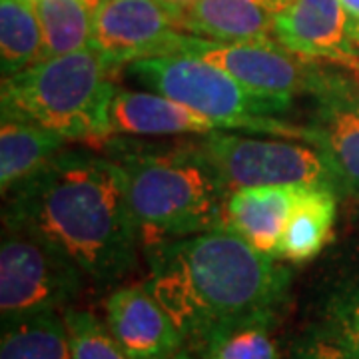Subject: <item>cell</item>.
Returning <instances> with one entry per match:
<instances>
[{
    "instance_id": "30bf717a",
    "label": "cell",
    "mask_w": 359,
    "mask_h": 359,
    "mask_svg": "<svg viewBox=\"0 0 359 359\" xmlns=\"http://www.w3.org/2000/svg\"><path fill=\"white\" fill-rule=\"evenodd\" d=\"M311 146L320 148L334 170L339 196L359 200V96L347 72L325 62L316 90L309 94Z\"/></svg>"
},
{
    "instance_id": "8992f818",
    "label": "cell",
    "mask_w": 359,
    "mask_h": 359,
    "mask_svg": "<svg viewBox=\"0 0 359 359\" xmlns=\"http://www.w3.org/2000/svg\"><path fill=\"white\" fill-rule=\"evenodd\" d=\"M84 273L48 242L6 228L0 244V316L13 320L42 311L72 308L84 285Z\"/></svg>"
},
{
    "instance_id": "9c48e42d",
    "label": "cell",
    "mask_w": 359,
    "mask_h": 359,
    "mask_svg": "<svg viewBox=\"0 0 359 359\" xmlns=\"http://www.w3.org/2000/svg\"><path fill=\"white\" fill-rule=\"evenodd\" d=\"M182 13L168 0H98L90 46L118 68L166 56L184 34Z\"/></svg>"
},
{
    "instance_id": "7c38bea8",
    "label": "cell",
    "mask_w": 359,
    "mask_h": 359,
    "mask_svg": "<svg viewBox=\"0 0 359 359\" xmlns=\"http://www.w3.org/2000/svg\"><path fill=\"white\" fill-rule=\"evenodd\" d=\"M273 39L309 60L347 66L358 60L341 0H294L273 18Z\"/></svg>"
},
{
    "instance_id": "277c9868",
    "label": "cell",
    "mask_w": 359,
    "mask_h": 359,
    "mask_svg": "<svg viewBox=\"0 0 359 359\" xmlns=\"http://www.w3.org/2000/svg\"><path fill=\"white\" fill-rule=\"evenodd\" d=\"M118 68L96 48L42 58L2 78V116L39 124L68 142L104 148L114 138L110 106Z\"/></svg>"
},
{
    "instance_id": "cb8c5ba5",
    "label": "cell",
    "mask_w": 359,
    "mask_h": 359,
    "mask_svg": "<svg viewBox=\"0 0 359 359\" xmlns=\"http://www.w3.org/2000/svg\"><path fill=\"white\" fill-rule=\"evenodd\" d=\"M292 359H359V355L325 325L313 321L297 339Z\"/></svg>"
},
{
    "instance_id": "f1b7e54d",
    "label": "cell",
    "mask_w": 359,
    "mask_h": 359,
    "mask_svg": "<svg viewBox=\"0 0 359 359\" xmlns=\"http://www.w3.org/2000/svg\"><path fill=\"white\" fill-rule=\"evenodd\" d=\"M168 2H172V4H176L180 8H186L188 4H192L194 0H168Z\"/></svg>"
},
{
    "instance_id": "6da1fadb",
    "label": "cell",
    "mask_w": 359,
    "mask_h": 359,
    "mask_svg": "<svg viewBox=\"0 0 359 359\" xmlns=\"http://www.w3.org/2000/svg\"><path fill=\"white\" fill-rule=\"evenodd\" d=\"M144 280L174 318L192 359H208L231 334L273 325L287 302L292 271L230 228L146 245Z\"/></svg>"
},
{
    "instance_id": "7402d4cb",
    "label": "cell",
    "mask_w": 359,
    "mask_h": 359,
    "mask_svg": "<svg viewBox=\"0 0 359 359\" xmlns=\"http://www.w3.org/2000/svg\"><path fill=\"white\" fill-rule=\"evenodd\" d=\"M62 313L70 334L72 359H130L112 337L106 321L96 313L76 308Z\"/></svg>"
},
{
    "instance_id": "9a60e30c",
    "label": "cell",
    "mask_w": 359,
    "mask_h": 359,
    "mask_svg": "<svg viewBox=\"0 0 359 359\" xmlns=\"http://www.w3.org/2000/svg\"><path fill=\"white\" fill-rule=\"evenodd\" d=\"M276 14L257 0H194L182 13L188 34L222 42L273 39Z\"/></svg>"
},
{
    "instance_id": "ffe728a7",
    "label": "cell",
    "mask_w": 359,
    "mask_h": 359,
    "mask_svg": "<svg viewBox=\"0 0 359 359\" xmlns=\"http://www.w3.org/2000/svg\"><path fill=\"white\" fill-rule=\"evenodd\" d=\"M34 6L44 36V58L90 48L98 0H34Z\"/></svg>"
},
{
    "instance_id": "484cf974",
    "label": "cell",
    "mask_w": 359,
    "mask_h": 359,
    "mask_svg": "<svg viewBox=\"0 0 359 359\" xmlns=\"http://www.w3.org/2000/svg\"><path fill=\"white\" fill-rule=\"evenodd\" d=\"M341 68L347 72V76H349V80H351V84H353V88H355L359 96V58L353 60V62H349L347 66H341Z\"/></svg>"
},
{
    "instance_id": "83f0119b",
    "label": "cell",
    "mask_w": 359,
    "mask_h": 359,
    "mask_svg": "<svg viewBox=\"0 0 359 359\" xmlns=\"http://www.w3.org/2000/svg\"><path fill=\"white\" fill-rule=\"evenodd\" d=\"M349 34H351V39L353 42L359 46V25H353V22H349Z\"/></svg>"
},
{
    "instance_id": "4316f807",
    "label": "cell",
    "mask_w": 359,
    "mask_h": 359,
    "mask_svg": "<svg viewBox=\"0 0 359 359\" xmlns=\"http://www.w3.org/2000/svg\"><path fill=\"white\" fill-rule=\"evenodd\" d=\"M259 4H264L266 8H269L273 14L282 13V11H285L294 0H257Z\"/></svg>"
},
{
    "instance_id": "f546056e",
    "label": "cell",
    "mask_w": 359,
    "mask_h": 359,
    "mask_svg": "<svg viewBox=\"0 0 359 359\" xmlns=\"http://www.w3.org/2000/svg\"><path fill=\"white\" fill-rule=\"evenodd\" d=\"M358 216H359V200H358Z\"/></svg>"
},
{
    "instance_id": "5b68a950",
    "label": "cell",
    "mask_w": 359,
    "mask_h": 359,
    "mask_svg": "<svg viewBox=\"0 0 359 359\" xmlns=\"http://www.w3.org/2000/svg\"><path fill=\"white\" fill-rule=\"evenodd\" d=\"M124 68L126 76L134 80V84H140L142 90L162 94L212 118L242 122L250 134L311 144L308 124L283 120L292 100L248 88L226 70L202 58L166 54L134 60Z\"/></svg>"
},
{
    "instance_id": "52a82bcc",
    "label": "cell",
    "mask_w": 359,
    "mask_h": 359,
    "mask_svg": "<svg viewBox=\"0 0 359 359\" xmlns=\"http://www.w3.org/2000/svg\"><path fill=\"white\" fill-rule=\"evenodd\" d=\"M194 140L218 168L230 190L244 186L302 184L332 188L339 194V184L327 158L308 142L276 136L252 138L238 132H212L196 136Z\"/></svg>"
},
{
    "instance_id": "d4e9b609",
    "label": "cell",
    "mask_w": 359,
    "mask_h": 359,
    "mask_svg": "<svg viewBox=\"0 0 359 359\" xmlns=\"http://www.w3.org/2000/svg\"><path fill=\"white\" fill-rule=\"evenodd\" d=\"M341 6H344V11L347 13L349 22L359 25V0H341Z\"/></svg>"
},
{
    "instance_id": "4fadbf2b",
    "label": "cell",
    "mask_w": 359,
    "mask_h": 359,
    "mask_svg": "<svg viewBox=\"0 0 359 359\" xmlns=\"http://www.w3.org/2000/svg\"><path fill=\"white\" fill-rule=\"evenodd\" d=\"M110 122L114 136H205L212 132H248L242 122L205 116L150 90L116 88Z\"/></svg>"
},
{
    "instance_id": "d6986e66",
    "label": "cell",
    "mask_w": 359,
    "mask_h": 359,
    "mask_svg": "<svg viewBox=\"0 0 359 359\" xmlns=\"http://www.w3.org/2000/svg\"><path fill=\"white\" fill-rule=\"evenodd\" d=\"M44 58V36L34 0H0V66L13 76Z\"/></svg>"
},
{
    "instance_id": "ba28073f",
    "label": "cell",
    "mask_w": 359,
    "mask_h": 359,
    "mask_svg": "<svg viewBox=\"0 0 359 359\" xmlns=\"http://www.w3.org/2000/svg\"><path fill=\"white\" fill-rule=\"evenodd\" d=\"M172 54H190L216 65L248 88L294 100L309 96L320 82L325 62L287 50L276 39L222 42L184 32Z\"/></svg>"
},
{
    "instance_id": "7a4b0ae2",
    "label": "cell",
    "mask_w": 359,
    "mask_h": 359,
    "mask_svg": "<svg viewBox=\"0 0 359 359\" xmlns=\"http://www.w3.org/2000/svg\"><path fill=\"white\" fill-rule=\"evenodd\" d=\"M2 224L48 242L100 290L138 268L142 240L124 170L110 156L65 148L4 196Z\"/></svg>"
},
{
    "instance_id": "ac0fdd59",
    "label": "cell",
    "mask_w": 359,
    "mask_h": 359,
    "mask_svg": "<svg viewBox=\"0 0 359 359\" xmlns=\"http://www.w3.org/2000/svg\"><path fill=\"white\" fill-rule=\"evenodd\" d=\"M0 359H72L65 313L42 311L2 320Z\"/></svg>"
},
{
    "instance_id": "8fae6325",
    "label": "cell",
    "mask_w": 359,
    "mask_h": 359,
    "mask_svg": "<svg viewBox=\"0 0 359 359\" xmlns=\"http://www.w3.org/2000/svg\"><path fill=\"white\" fill-rule=\"evenodd\" d=\"M104 313L110 334L130 359H192L176 321L146 282L112 287Z\"/></svg>"
},
{
    "instance_id": "44dd1931",
    "label": "cell",
    "mask_w": 359,
    "mask_h": 359,
    "mask_svg": "<svg viewBox=\"0 0 359 359\" xmlns=\"http://www.w3.org/2000/svg\"><path fill=\"white\" fill-rule=\"evenodd\" d=\"M318 321L359 355V250L325 283Z\"/></svg>"
},
{
    "instance_id": "e0dca14e",
    "label": "cell",
    "mask_w": 359,
    "mask_h": 359,
    "mask_svg": "<svg viewBox=\"0 0 359 359\" xmlns=\"http://www.w3.org/2000/svg\"><path fill=\"white\" fill-rule=\"evenodd\" d=\"M339 194L332 188L302 186L282 238V259L306 264L332 242Z\"/></svg>"
},
{
    "instance_id": "603a6c76",
    "label": "cell",
    "mask_w": 359,
    "mask_h": 359,
    "mask_svg": "<svg viewBox=\"0 0 359 359\" xmlns=\"http://www.w3.org/2000/svg\"><path fill=\"white\" fill-rule=\"evenodd\" d=\"M269 330L268 323L244 327L224 339L208 359H278V347Z\"/></svg>"
},
{
    "instance_id": "3957f363",
    "label": "cell",
    "mask_w": 359,
    "mask_h": 359,
    "mask_svg": "<svg viewBox=\"0 0 359 359\" xmlns=\"http://www.w3.org/2000/svg\"><path fill=\"white\" fill-rule=\"evenodd\" d=\"M104 150L126 174L142 250L226 226L230 186L196 140L114 136Z\"/></svg>"
},
{
    "instance_id": "5bb4252c",
    "label": "cell",
    "mask_w": 359,
    "mask_h": 359,
    "mask_svg": "<svg viewBox=\"0 0 359 359\" xmlns=\"http://www.w3.org/2000/svg\"><path fill=\"white\" fill-rule=\"evenodd\" d=\"M302 184L244 186L231 190L224 224L264 256L282 259V238Z\"/></svg>"
},
{
    "instance_id": "2e32d148",
    "label": "cell",
    "mask_w": 359,
    "mask_h": 359,
    "mask_svg": "<svg viewBox=\"0 0 359 359\" xmlns=\"http://www.w3.org/2000/svg\"><path fill=\"white\" fill-rule=\"evenodd\" d=\"M65 136L32 124L2 116L0 124V188L11 192L18 184L32 178L36 172L66 148Z\"/></svg>"
}]
</instances>
